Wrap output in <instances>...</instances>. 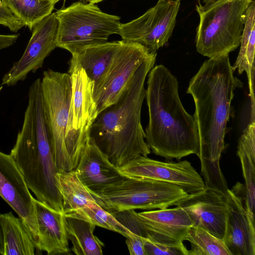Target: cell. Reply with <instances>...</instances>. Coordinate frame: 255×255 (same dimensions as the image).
Returning a JSON list of instances; mask_svg holds the SVG:
<instances>
[{"instance_id":"cell-17","label":"cell","mask_w":255,"mask_h":255,"mask_svg":"<svg viewBox=\"0 0 255 255\" xmlns=\"http://www.w3.org/2000/svg\"><path fill=\"white\" fill-rule=\"evenodd\" d=\"M147 239L169 245H181L188 230L194 226L186 211L176 206L137 213Z\"/></svg>"},{"instance_id":"cell-27","label":"cell","mask_w":255,"mask_h":255,"mask_svg":"<svg viewBox=\"0 0 255 255\" xmlns=\"http://www.w3.org/2000/svg\"><path fill=\"white\" fill-rule=\"evenodd\" d=\"M185 241L191 245L189 255H231L222 239L198 227L190 228Z\"/></svg>"},{"instance_id":"cell-4","label":"cell","mask_w":255,"mask_h":255,"mask_svg":"<svg viewBox=\"0 0 255 255\" xmlns=\"http://www.w3.org/2000/svg\"><path fill=\"white\" fill-rule=\"evenodd\" d=\"M23 125L9 155L38 201L63 212L58 172L46 122L40 88L29 90Z\"/></svg>"},{"instance_id":"cell-30","label":"cell","mask_w":255,"mask_h":255,"mask_svg":"<svg viewBox=\"0 0 255 255\" xmlns=\"http://www.w3.org/2000/svg\"><path fill=\"white\" fill-rule=\"evenodd\" d=\"M0 25L6 27L10 31L16 32L24 23L6 6L0 5Z\"/></svg>"},{"instance_id":"cell-1","label":"cell","mask_w":255,"mask_h":255,"mask_svg":"<svg viewBox=\"0 0 255 255\" xmlns=\"http://www.w3.org/2000/svg\"><path fill=\"white\" fill-rule=\"evenodd\" d=\"M228 55L205 61L191 79L187 93L193 99L201 172L205 188L226 195L227 182L220 167L234 91L243 84L234 75Z\"/></svg>"},{"instance_id":"cell-22","label":"cell","mask_w":255,"mask_h":255,"mask_svg":"<svg viewBox=\"0 0 255 255\" xmlns=\"http://www.w3.org/2000/svg\"><path fill=\"white\" fill-rule=\"evenodd\" d=\"M119 43L120 41L107 42L87 48L72 55L70 65L82 67L95 87L107 73Z\"/></svg>"},{"instance_id":"cell-37","label":"cell","mask_w":255,"mask_h":255,"mask_svg":"<svg viewBox=\"0 0 255 255\" xmlns=\"http://www.w3.org/2000/svg\"></svg>"},{"instance_id":"cell-21","label":"cell","mask_w":255,"mask_h":255,"mask_svg":"<svg viewBox=\"0 0 255 255\" xmlns=\"http://www.w3.org/2000/svg\"><path fill=\"white\" fill-rule=\"evenodd\" d=\"M240 49L235 63L232 66L234 72L247 75L251 101V114L255 113L254 79L255 52V3L253 0L246 13L244 29L240 40Z\"/></svg>"},{"instance_id":"cell-24","label":"cell","mask_w":255,"mask_h":255,"mask_svg":"<svg viewBox=\"0 0 255 255\" xmlns=\"http://www.w3.org/2000/svg\"><path fill=\"white\" fill-rule=\"evenodd\" d=\"M56 180L64 215L72 213L96 201L79 179L75 170L58 172Z\"/></svg>"},{"instance_id":"cell-14","label":"cell","mask_w":255,"mask_h":255,"mask_svg":"<svg viewBox=\"0 0 255 255\" xmlns=\"http://www.w3.org/2000/svg\"><path fill=\"white\" fill-rule=\"evenodd\" d=\"M228 212L223 241L231 255H255V230L246 206V188L238 182L226 194Z\"/></svg>"},{"instance_id":"cell-28","label":"cell","mask_w":255,"mask_h":255,"mask_svg":"<svg viewBox=\"0 0 255 255\" xmlns=\"http://www.w3.org/2000/svg\"><path fill=\"white\" fill-rule=\"evenodd\" d=\"M65 216L86 221L96 226L117 232L125 237L129 232L111 213L96 201Z\"/></svg>"},{"instance_id":"cell-36","label":"cell","mask_w":255,"mask_h":255,"mask_svg":"<svg viewBox=\"0 0 255 255\" xmlns=\"http://www.w3.org/2000/svg\"><path fill=\"white\" fill-rule=\"evenodd\" d=\"M3 4L2 3L1 1V0H0V5H2Z\"/></svg>"},{"instance_id":"cell-7","label":"cell","mask_w":255,"mask_h":255,"mask_svg":"<svg viewBox=\"0 0 255 255\" xmlns=\"http://www.w3.org/2000/svg\"><path fill=\"white\" fill-rule=\"evenodd\" d=\"M91 194L100 206L110 213L165 209L177 206L189 195L173 184L128 177L101 192Z\"/></svg>"},{"instance_id":"cell-33","label":"cell","mask_w":255,"mask_h":255,"mask_svg":"<svg viewBox=\"0 0 255 255\" xmlns=\"http://www.w3.org/2000/svg\"><path fill=\"white\" fill-rule=\"evenodd\" d=\"M86 1L88 2L89 3H97L98 2H101L104 0H83Z\"/></svg>"},{"instance_id":"cell-8","label":"cell","mask_w":255,"mask_h":255,"mask_svg":"<svg viewBox=\"0 0 255 255\" xmlns=\"http://www.w3.org/2000/svg\"><path fill=\"white\" fill-rule=\"evenodd\" d=\"M41 80L43 107L58 172L72 171L66 147L72 84L69 73L48 69Z\"/></svg>"},{"instance_id":"cell-25","label":"cell","mask_w":255,"mask_h":255,"mask_svg":"<svg viewBox=\"0 0 255 255\" xmlns=\"http://www.w3.org/2000/svg\"><path fill=\"white\" fill-rule=\"evenodd\" d=\"M68 240L72 251L77 255H102L103 243L93 232L96 225L86 221L65 216Z\"/></svg>"},{"instance_id":"cell-11","label":"cell","mask_w":255,"mask_h":255,"mask_svg":"<svg viewBox=\"0 0 255 255\" xmlns=\"http://www.w3.org/2000/svg\"><path fill=\"white\" fill-rule=\"evenodd\" d=\"M151 54L139 44L120 40L110 68L94 88L98 115L119 99L137 68Z\"/></svg>"},{"instance_id":"cell-32","label":"cell","mask_w":255,"mask_h":255,"mask_svg":"<svg viewBox=\"0 0 255 255\" xmlns=\"http://www.w3.org/2000/svg\"><path fill=\"white\" fill-rule=\"evenodd\" d=\"M4 247H3V238L2 227L0 221V254H3Z\"/></svg>"},{"instance_id":"cell-15","label":"cell","mask_w":255,"mask_h":255,"mask_svg":"<svg viewBox=\"0 0 255 255\" xmlns=\"http://www.w3.org/2000/svg\"><path fill=\"white\" fill-rule=\"evenodd\" d=\"M0 196L26 223L36 243L37 227L34 197L10 155L1 151Z\"/></svg>"},{"instance_id":"cell-3","label":"cell","mask_w":255,"mask_h":255,"mask_svg":"<svg viewBox=\"0 0 255 255\" xmlns=\"http://www.w3.org/2000/svg\"><path fill=\"white\" fill-rule=\"evenodd\" d=\"M156 56L151 53L139 66L119 99L98 115L90 129V138L118 169L150 153L140 118L145 80Z\"/></svg>"},{"instance_id":"cell-31","label":"cell","mask_w":255,"mask_h":255,"mask_svg":"<svg viewBox=\"0 0 255 255\" xmlns=\"http://www.w3.org/2000/svg\"><path fill=\"white\" fill-rule=\"evenodd\" d=\"M126 244L131 255H146L144 249V238L131 232L128 234Z\"/></svg>"},{"instance_id":"cell-9","label":"cell","mask_w":255,"mask_h":255,"mask_svg":"<svg viewBox=\"0 0 255 255\" xmlns=\"http://www.w3.org/2000/svg\"><path fill=\"white\" fill-rule=\"evenodd\" d=\"M72 91L66 128V147L71 170H75L90 139L91 127L98 116L94 98V83L78 65H70Z\"/></svg>"},{"instance_id":"cell-23","label":"cell","mask_w":255,"mask_h":255,"mask_svg":"<svg viewBox=\"0 0 255 255\" xmlns=\"http://www.w3.org/2000/svg\"><path fill=\"white\" fill-rule=\"evenodd\" d=\"M3 238V255H33L36 249L34 238L26 223L11 212L0 214Z\"/></svg>"},{"instance_id":"cell-6","label":"cell","mask_w":255,"mask_h":255,"mask_svg":"<svg viewBox=\"0 0 255 255\" xmlns=\"http://www.w3.org/2000/svg\"><path fill=\"white\" fill-rule=\"evenodd\" d=\"M55 13L57 47L72 55L108 42L111 35L118 34L121 24L119 16L104 12L92 3L76 2Z\"/></svg>"},{"instance_id":"cell-34","label":"cell","mask_w":255,"mask_h":255,"mask_svg":"<svg viewBox=\"0 0 255 255\" xmlns=\"http://www.w3.org/2000/svg\"><path fill=\"white\" fill-rule=\"evenodd\" d=\"M198 1H202L203 3H205V2H208V1H211V0H198Z\"/></svg>"},{"instance_id":"cell-12","label":"cell","mask_w":255,"mask_h":255,"mask_svg":"<svg viewBox=\"0 0 255 255\" xmlns=\"http://www.w3.org/2000/svg\"><path fill=\"white\" fill-rule=\"evenodd\" d=\"M119 170L126 177L173 184L189 194L200 191L205 187L202 177L187 160L163 162L140 155Z\"/></svg>"},{"instance_id":"cell-10","label":"cell","mask_w":255,"mask_h":255,"mask_svg":"<svg viewBox=\"0 0 255 255\" xmlns=\"http://www.w3.org/2000/svg\"><path fill=\"white\" fill-rule=\"evenodd\" d=\"M180 6V0H158L142 15L121 23L118 34L122 40L139 44L155 53L171 36Z\"/></svg>"},{"instance_id":"cell-26","label":"cell","mask_w":255,"mask_h":255,"mask_svg":"<svg viewBox=\"0 0 255 255\" xmlns=\"http://www.w3.org/2000/svg\"><path fill=\"white\" fill-rule=\"evenodd\" d=\"M1 1L30 30L52 13L55 5L50 0H1Z\"/></svg>"},{"instance_id":"cell-35","label":"cell","mask_w":255,"mask_h":255,"mask_svg":"<svg viewBox=\"0 0 255 255\" xmlns=\"http://www.w3.org/2000/svg\"><path fill=\"white\" fill-rule=\"evenodd\" d=\"M60 0H51L52 2L55 4L56 2H57Z\"/></svg>"},{"instance_id":"cell-29","label":"cell","mask_w":255,"mask_h":255,"mask_svg":"<svg viewBox=\"0 0 255 255\" xmlns=\"http://www.w3.org/2000/svg\"><path fill=\"white\" fill-rule=\"evenodd\" d=\"M144 249L146 255H189L188 250L181 245H169L144 240Z\"/></svg>"},{"instance_id":"cell-20","label":"cell","mask_w":255,"mask_h":255,"mask_svg":"<svg viewBox=\"0 0 255 255\" xmlns=\"http://www.w3.org/2000/svg\"><path fill=\"white\" fill-rule=\"evenodd\" d=\"M239 157L245 180L246 206L252 225L255 226V120L251 122L244 129L238 144Z\"/></svg>"},{"instance_id":"cell-13","label":"cell","mask_w":255,"mask_h":255,"mask_svg":"<svg viewBox=\"0 0 255 255\" xmlns=\"http://www.w3.org/2000/svg\"><path fill=\"white\" fill-rule=\"evenodd\" d=\"M57 27L55 12L46 16L34 26L23 55L3 76L0 86H13L24 80L30 72L35 73L42 67L46 57L57 47Z\"/></svg>"},{"instance_id":"cell-19","label":"cell","mask_w":255,"mask_h":255,"mask_svg":"<svg viewBox=\"0 0 255 255\" xmlns=\"http://www.w3.org/2000/svg\"><path fill=\"white\" fill-rule=\"evenodd\" d=\"M37 227L36 249L48 255L71 254L65 215L34 198Z\"/></svg>"},{"instance_id":"cell-16","label":"cell","mask_w":255,"mask_h":255,"mask_svg":"<svg viewBox=\"0 0 255 255\" xmlns=\"http://www.w3.org/2000/svg\"><path fill=\"white\" fill-rule=\"evenodd\" d=\"M177 206L186 211L193 222L194 226L202 228L223 240L228 212L225 195L205 188L200 191L190 194Z\"/></svg>"},{"instance_id":"cell-18","label":"cell","mask_w":255,"mask_h":255,"mask_svg":"<svg viewBox=\"0 0 255 255\" xmlns=\"http://www.w3.org/2000/svg\"><path fill=\"white\" fill-rule=\"evenodd\" d=\"M75 171L91 193L101 192L126 178L90 138Z\"/></svg>"},{"instance_id":"cell-5","label":"cell","mask_w":255,"mask_h":255,"mask_svg":"<svg viewBox=\"0 0 255 255\" xmlns=\"http://www.w3.org/2000/svg\"><path fill=\"white\" fill-rule=\"evenodd\" d=\"M253 0H213L196 5L199 17L196 29L197 51L215 58L236 49L244 26L246 13Z\"/></svg>"},{"instance_id":"cell-2","label":"cell","mask_w":255,"mask_h":255,"mask_svg":"<svg viewBox=\"0 0 255 255\" xmlns=\"http://www.w3.org/2000/svg\"><path fill=\"white\" fill-rule=\"evenodd\" d=\"M147 86L149 121L145 133L150 149L168 160L198 155L197 124L182 104L177 78L165 66L157 65L148 73Z\"/></svg>"}]
</instances>
